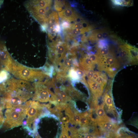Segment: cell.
Listing matches in <instances>:
<instances>
[{
    "instance_id": "6da1fadb",
    "label": "cell",
    "mask_w": 138,
    "mask_h": 138,
    "mask_svg": "<svg viewBox=\"0 0 138 138\" xmlns=\"http://www.w3.org/2000/svg\"><path fill=\"white\" fill-rule=\"evenodd\" d=\"M7 83L4 100L10 107L19 106L32 98L34 89L30 83L11 77Z\"/></svg>"
},
{
    "instance_id": "7a4b0ae2",
    "label": "cell",
    "mask_w": 138,
    "mask_h": 138,
    "mask_svg": "<svg viewBox=\"0 0 138 138\" xmlns=\"http://www.w3.org/2000/svg\"><path fill=\"white\" fill-rule=\"evenodd\" d=\"M62 129L60 119L50 114L41 116L35 120L33 133L38 138H59Z\"/></svg>"
},
{
    "instance_id": "3957f363",
    "label": "cell",
    "mask_w": 138,
    "mask_h": 138,
    "mask_svg": "<svg viewBox=\"0 0 138 138\" xmlns=\"http://www.w3.org/2000/svg\"><path fill=\"white\" fill-rule=\"evenodd\" d=\"M8 71L15 78L30 83L43 82L49 77L43 71L26 67L13 59Z\"/></svg>"
},
{
    "instance_id": "277c9868",
    "label": "cell",
    "mask_w": 138,
    "mask_h": 138,
    "mask_svg": "<svg viewBox=\"0 0 138 138\" xmlns=\"http://www.w3.org/2000/svg\"><path fill=\"white\" fill-rule=\"evenodd\" d=\"M32 101V100H28L19 106L7 109L5 113L3 128L9 130L22 124Z\"/></svg>"
},
{
    "instance_id": "5b68a950",
    "label": "cell",
    "mask_w": 138,
    "mask_h": 138,
    "mask_svg": "<svg viewBox=\"0 0 138 138\" xmlns=\"http://www.w3.org/2000/svg\"><path fill=\"white\" fill-rule=\"evenodd\" d=\"M47 112L48 110L43 104H40L37 101L32 100L28 109L27 118L24 128L30 133H33L34 123L35 120Z\"/></svg>"
},
{
    "instance_id": "8992f818",
    "label": "cell",
    "mask_w": 138,
    "mask_h": 138,
    "mask_svg": "<svg viewBox=\"0 0 138 138\" xmlns=\"http://www.w3.org/2000/svg\"><path fill=\"white\" fill-rule=\"evenodd\" d=\"M24 6L30 15L41 25L47 24L48 13L50 9L51 6L42 7L38 5L34 0L25 2Z\"/></svg>"
},
{
    "instance_id": "52a82bcc",
    "label": "cell",
    "mask_w": 138,
    "mask_h": 138,
    "mask_svg": "<svg viewBox=\"0 0 138 138\" xmlns=\"http://www.w3.org/2000/svg\"><path fill=\"white\" fill-rule=\"evenodd\" d=\"M34 93L32 100L46 102L49 101L50 95L44 82H37L32 84Z\"/></svg>"
},
{
    "instance_id": "ba28073f",
    "label": "cell",
    "mask_w": 138,
    "mask_h": 138,
    "mask_svg": "<svg viewBox=\"0 0 138 138\" xmlns=\"http://www.w3.org/2000/svg\"><path fill=\"white\" fill-rule=\"evenodd\" d=\"M58 15L61 20L70 23L76 20L78 17L77 14L67 3L65 4L64 8L62 10L58 13Z\"/></svg>"
},
{
    "instance_id": "9c48e42d",
    "label": "cell",
    "mask_w": 138,
    "mask_h": 138,
    "mask_svg": "<svg viewBox=\"0 0 138 138\" xmlns=\"http://www.w3.org/2000/svg\"><path fill=\"white\" fill-rule=\"evenodd\" d=\"M70 48L69 45L65 42L61 41L56 46L55 51L57 55L56 60H60L65 56L66 52Z\"/></svg>"
},
{
    "instance_id": "30bf717a",
    "label": "cell",
    "mask_w": 138,
    "mask_h": 138,
    "mask_svg": "<svg viewBox=\"0 0 138 138\" xmlns=\"http://www.w3.org/2000/svg\"><path fill=\"white\" fill-rule=\"evenodd\" d=\"M108 34V32L104 30H96L92 32L89 38L91 41L100 40L106 39Z\"/></svg>"
},
{
    "instance_id": "8fae6325",
    "label": "cell",
    "mask_w": 138,
    "mask_h": 138,
    "mask_svg": "<svg viewBox=\"0 0 138 138\" xmlns=\"http://www.w3.org/2000/svg\"><path fill=\"white\" fill-rule=\"evenodd\" d=\"M118 57L119 59L122 62H124L126 60H129L130 61H132V59L129 50L124 45H121L119 47L118 50Z\"/></svg>"
},
{
    "instance_id": "7c38bea8",
    "label": "cell",
    "mask_w": 138,
    "mask_h": 138,
    "mask_svg": "<svg viewBox=\"0 0 138 138\" xmlns=\"http://www.w3.org/2000/svg\"><path fill=\"white\" fill-rule=\"evenodd\" d=\"M88 83L90 89L92 93L96 97H98L101 95L103 87L101 85H99L96 82L89 79Z\"/></svg>"
},
{
    "instance_id": "4fadbf2b",
    "label": "cell",
    "mask_w": 138,
    "mask_h": 138,
    "mask_svg": "<svg viewBox=\"0 0 138 138\" xmlns=\"http://www.w3.org/2000/svg\"><path fill=\"white\" fill-rule=\"evenodd\" d=\"M79 65L80 68L88 71L92 70L94 67L93 63L88 56L79 59Z\"/></svg>"
},
{
    "instance_id": "5bb4252c",
    "label": "cell",
    "mask_w": 138,
    "mask_h": 138,
    "mask_svg": "<svg viewBox=\"0 0 138 138\" xmlns=\"http://www.w3.org/2000/svg\"><path fill=\"white\" fill-rule=\"evenodd\" d=\"M103 108V105L102 104L96 110L97 118L96 121L98 123L108 121V119L105 113Z\"/></svg>"
},
{
    "instance_id": "9a60e30c",
    "label": "cell",
    "mask_w": 138,
    "mask_h": 138,
    "mask_svg": "<svg viewBox=\"0 0 138 138\" xmlns=\"http://www.w3.org/2000/svg\"><path fill=\"white\" fill-rule=\"evenodd\" d=\"M101 128L106 131H110L116 129L114 125L108 121H105L98 123Z\"/></svg>"
},
{
    "instance_id": "2e32d148",
    "label": "cell",
    "mask_w": 138,
    "mask_h": 138,
    "mask_svg": "<svg viewBox=\"0 0 138 138\" xmlns=\"http://www.w3.org/2000/svg\"><path fill=\"white\" fill-rule=\"evenodd\" d=\"M62 131L59 138H71L68 131V122L62 123Z\"/></svg>"
},
{
    "instance_id": "e0dca14e",
    "label": "cell",
    "mask_w": 138,
    "mask_h": 138,
    "mask_svg": "<svg viewBox=\"0 0 138 138\" xmlns=\"http://www.w3.org/2000/svg\"><path fill=\"white\" fill-rule=\"evenodd\" d=\"M65 1L64 0H55L54 2V8L57 11L60 12L64 9Z\"/></svg>"
},
{
    "instance_id": "ac0fdd59",
    "label": "cell",
    "mask_w": 138,
    "mask_h": 138,
    "mask_svg": "<svg viewBox=\"0 0 138 138\" xmlns=\"http://www.w3.org/2000/svg\"><path fill=\"white\" fill-rule=\"evenodd\" d=\"M87 112L82 113V116L78 124L80 126H86L89 123V118Z\"/></svg>"
},
{
    "instance_id": "d6986e66",
    "label": "cell",
    "mask_w": 138,
    "mask_h": 138,
    "mask_svg": "<svg viewBox=\"0 0 138 138\" xmlns=\"http://www.w3.org/2000/svg\"><path fill=\"white\" fill-rule=\"evenodd\" d=\"M113 3L116 5L122 6H130L133 5V1L131 0H111Z\"/></svg>"
},
{
    "instance_id": "ffe728a7",
    "label": "cell",
    "mask_w": 138,
    "mask_h": 138,
    "mask_svg": "<svg viewBox=\"0 0 138 138\" xmlns=\"http://www.w3.org/2000/svg\"><path fill=\"white\" fill-rule=\"evenodd\" d=\"M97 53H99L102 56H107L110 53V51L106 47L99 48Z\"/></svg>"
},
{
    "instance_id": "44dd1931",
    "label": "cell",
    "mask_w": 138,
    "mask_h": 138,
    "mask_svg": "<svg viewBox=\"0 0 138 138\" xmlns=\"http://www.w3.org/2000/svg\"><path fill=\"white\" fill-rule=\"evenodd\" d=\"M70 29L71 33L74 37L83 34L85 32L84 31L76 28L71 27Z\"/></svg>"
},
{
    "instance_id": "7402d4cb",
    "label": "cell",
    "mask_w": 138,
    "mask_h": 138,
    "mask_svg": "<svg viewBox=\"0 0 138 138\" xmlns=\"http://www.w3.org/2000/svg\"><path fill=\"white\" fill-rule=\"evenodd\" d=\"M73 59L67 58L65 59L64 61L63 64L62 65H61L63 68V69L65 67H68L71 66L72 63L73 62Z\"/></svg>"
},
{
    "instance_id": "603a6c76",
    "label": "cell",
    "mask_w": 138,
    "mask_h": 138,
    "mask_svg": "<svg viewBox=\"0 0 138 138\" xmlns=\"http://www.w3.org/2000/svg\"><path fill=\"white\" fill-rule=\"evenodd\" d=\"M105 100L107 105L110 107L112 106V98L108 95H105Z\"/></svg>"
},
{
    "instance_id": "cb8c5ba5",
    "label": "cell",
    "mask_w": 138,
    "mask_h": 138,
    "mask_svg": "<svg viewBox=\"0 0 138 138\" xmlns=\"http://www.w3.org/2000/svg\"><path fill=\"white\" fill-rule=\"evenodd\" d=\"M61 27L63 30L69 28L70 27L71 24L68 21L61 20Z\"/></svg>"
},
{
    "instance_id": "d4e9b609",
    "label": "cell",
    "mask_w": 138,
    "mask_h": 138,
    "mask_svg": "<svg viewBox=\"0 0 138 138\" xmlns=\"http://www.w3.org/2000/svg\"><path fill=\"white\" fill-rule=\"evenodd\" d=\"M95 82L98 84H100V85L103 87L105 82L104 81L103 76L101 75H100L96 79Z\"/></svg>"
},
{
    "instance_id": "484cf974",
    "label": "cell",
    "mask_w": 138,
    "mask_h": 138,
    "mask_svg": "<svg viewBox=\"0 0 138 138\" xmlns=\"http://www.w3.org/2000/svg\"><path fill=\"white\" fill-rule=\"evenodd\" d=\"M69 75L70 77L73 79H79L76 71L73 69H72L70 70Z\"/></svg>"
},
{
    "instance_id": "4316f807",
    "label": "cell",
    "mask_w": 138,
    "mask_h": 138,
    "mask_svg": "<svg viewBox=\"0 0 138 138\" xmlns=\"http://www.w3.org/2000/svg\"><path fill=\"white\" fill-rule=\"evenodd\" d=\"M1 109L0 108V128L3 124L4 121V118Z\"/></svg>"
},
{
    "instance_id": "83f0119b",
    "label": "cell",
    "mask_w": 138,
    "mask_h": 138,
    "mask_svg": "<svg viewBox=\"0 0 138 138\" xmlns=\"http://www.w3.org/2000/svg\"><path fill=\"white\" fill-rule=\"evenodd\" d=\"M100 75V73L97 72H94L92 79L91 80L93 81H95L98 76Z\"/></svg>"
},
{
    "instance_id": "f1b7e54d",
    "label": "cell",
    "mask_w": 138,
    "mask_h": 138,
    "mask_svg": "<svg viewBox=\"0 0 138 138\" xmlns=\"http://www.w3.org/2000/svg\"><path fill=\"white\" fill-rule=\"evenodd\" d=\"M94 72L91 71H87L86 74L89 79L91 80L93 76Z\"/></svg>"
},
{
    "instance_id": "f546056e",
    "label": "cell",
    "mask_w": 138,
    "mask_h": 138,
    "mask_svg": "<svg viewBox=\"0 0 138 138\" xmlns=\"http://www.w3.org/2000/svg\"><path fill=\"white\" fill-rule=\"evenodd\" d=\"M126 138H133V137H132L131 136H129L127 137H126Z\"/></svg>"
},
{
    "instance_id": "4dcf8cb0",
    "label": "cell",
    "mask_w": 138,
    "mask_h": 138,
    "mask_svg": "<svg viewBox=\"0 0 138 138\" xmlns=\"http://www.w3.org/2000/svg\"><path fill=\"white\" fill-rule=\"evenodd\" d=\"M36 138H38L36 137Z\"/></svg>"
},
{
    "instance_id": "1f68e13d",
    "label": "cell",
    "mask_w": 138,
    "mask_h": 138,
    "mask_svg": "<svg viewBox=\"0 0 138 138\" xmlns=\"http://www.w3.org/2000/svg\"></svg>"
}]
</instances>
